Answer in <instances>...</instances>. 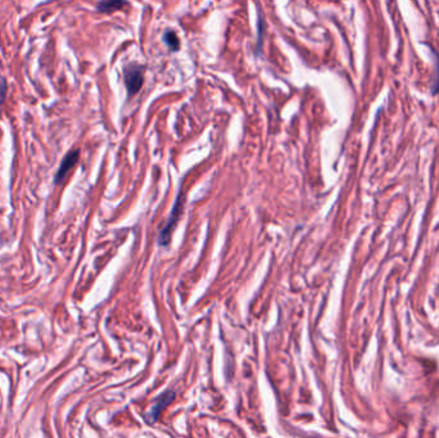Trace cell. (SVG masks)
Instances as JSON below:
<instances>
[{"label": "cell", "mask_w": 439, "mask_h": 438, "mask_svg": "<svg viewBox=\"0 0 439 438\" xmlns=\"http://www.w3.org/2000/svg\"><path fill=\"white\" fill-rule=\"evenodd\" d=\"M181 207H183V199H181V194H180V197L177 198L176 203H175L174 208H172V212L170 214V219H168L167 224H166V226L162 229L161 234H159L158 242L161 246H167L168 242H170L171 234H172L175 226H176V222L179 221V216H180Z\"/></svg>", "instance_id": "cell-2"}, {"label": "cell", "mask_w": 439, "mask_h": 438, "mask_svg": "<svg viewBox=\"0 0 439 438\" xmlns=\"http://www.w3.org/2000/svg\"><path fill=\"white\" fill-rule=\"evenodd\" d=\"M175 398V392L174 391H167L164 392L163 394H161L158 397V400L155 401L153 406L150 407V410L146 414V420L149 423H154L155 420L158 419L161 413L164 410V407H167L168 405L174 401Z\"/></svg>", "instance_id": "cell-3"}, {"label": "cell", "mask_w": 439, "mask_h": 438, "mask_svg": "<svg viewBox=\"0 0 439 438\" xmlns=\"http://www.w3.org/2000/svg\"><path fill=\"white\" fill-rule=\"evenodd\" d=\"M6 90H8V84L4 77H0V106L3 104L4 99L6 97Z\"/></svg>", "instance_id": "cell-8"}, {"label": "cell", "mask_w": 439, "mask_h": 438, "mask_svg": "<svg viewBox=\"0 0 439 438\" xmlns=\"http://www.w3.org/2000/svg\"><path fill=\"white\" fill-rule=\"evenodd\" d=\"M434 57H436V77H434L433 86H432V93L433 95L439 93V54L437 52H433Z\"/></svg>", "instance_id": "cell-7"}, {"label": "cell", "mask_w": 439, "mask_h": 438, "mask_svg": "<svg viewBox=\"0 0 439 438\" xmlns=\"http://www.w3.org/2000/svg\"><path fill=\"white\" fill-rule=\"evenodd\" d=\"M79 157H80V151L79 149H75V151H71L68 152L64 158L60 162V166L58 168L57 173H55V179H54V183L55 184H60L62 181L64 180V177L67 176V173L68 171H71V168L77 164L79 161Z\"/></svg>", "instance_id": "cell-4"}, {"label": "cell", "mask_w": 439, "mask_h": 438, "mask_svg": "<svg viewBox=\"0 0 439 438\" xmlns=\"http://www.w3.org/2000/svg\"><path fill=\"white\" fill-rule=\"evenodd\" d=\"M163 41L166 43V45L170 48L171 52H176L180 49V40H179L177 35L175 34L172 30H166V31H164Z\"/></svg>", "instance_id": "cell-6"}, {"label": "cell", "mask_w": 439, "mask_h": 438, "mask_svg": "<svg viewBox=\"0 0 439 438\" xmlns=\"http://www.w3.org/2000/svg\"><path fill=\"white\" fill-rule=\"evenodd\" d=\"M127 5V0H99L97 4V10L99 13H113Z\"/></svg>", "instance_id": "cell-5"}, {"label": "cell", "mask_w": 439, "mask_h": 438, "mask_svg": "<svg viewBox=\"0 0 439 438\" xmlns=\"http://www.w3.org/2000/svg\"><path fill=\"white\" fill-rule=\"evenodd\" d=\"M144 68L139 64H129L125 67V85L130 97L139 92L144 82Z\"/></svg>", "instance_id": "cell-1"}]
</instances>
